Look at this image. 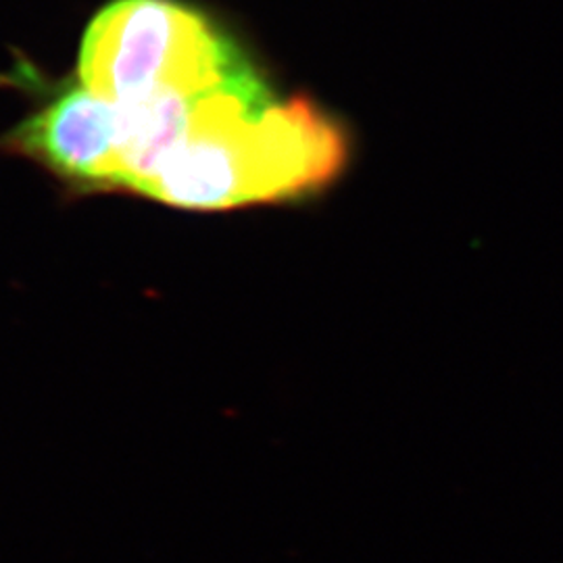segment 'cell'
<instances>
[{"mask_svg": "<svg viewBox=\"0 0 563 563\" xmlns=\"http://www.w3.org/2000/svg\"><path fill=\"white\" fill-rule=\"evenodd\" d=\"M7 144L46 165L63 180L84 188H118V107L81 84L23 121Z\"/></svg>", "mask_w": 563, "mask_h": 563, "instance_id": "obj_3", "label": "cell"}, {"mask_svg": "<svg viewBox=\"0 0 563 563\" xmlns=\"http://www.w3.org/2000/svg\"><path fill=\"white\" fill-rule=\"evenodd\" d=\"M257 69L199 11L178 0H113L81 42L78 76L111 102L199 99Z\"/></svg>", "mask_w": 563, "mask_h": 563, "instance_id": "obj_2", "label": "cell"}, {"mask_svg": "<svg viewBox=\"0 0 563 563\" xmlns=\"http://www.w3.org/2000/svg\"><path fill=\"white\" fill-rule=\"evenodd\" d=\"M349 162L339 121L305 97L280 101L255 71L197 99L190 128L141 195L220 211L322 190Z\"/></svg>", "mask_w": 563, "mask_h": 563, "instance_id": "obj_1", "label": "cell"}]
</instances>
